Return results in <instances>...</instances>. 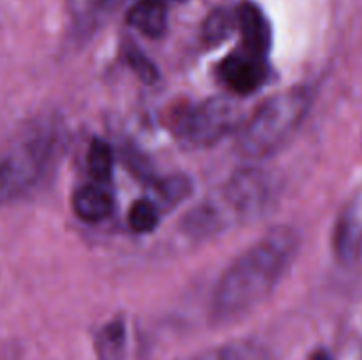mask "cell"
<instances>
[{"mask_svg":"<svg viewBox=\"0 0 362 360\" xmlns=\"http://www.w3.org/2000/svg\"><path fill=\"white\" fill-rule=\"evenodd\" d=\"M300 236L292 226H274L232 261L214 288L216 318H235L257 307L278 286L299 251Z\"/></svg>","mask_w":362,"mask_h":360,"instance_id":"obj_1","label":"cell"},{"mask_svg":"<svg viewBox=\"0 0 362 360\" xmlns=\"http://www.w3.org/2000/svg\"><path fill=\"white\" fill-rule=\"evenodd\" d=\"M272 184L262 169L237 172L216 196L209 198L184 219V228L194 236L223 232L230 224L257 219L267 210Z\"/></svg>","mask_w":362,"mask_h":360,"instance_id":"obj_2","label":"cell"},{"mask_svg":"<svg viewBox=\"0 0 362 360\" xmlns=\"http://www.w3.org/2000/svg\"><path fill=\"white\" fill-rule=\"evenodd\" d=\"M311 101L313 94L308 87H292L267 99L240 127L239 154L257 161L279 150L304 122Z\"/></svg>","mask_w":362,"mask_h":360,"instance_id":"obj_3","label":"cell"},{"mask_svg":"<svg viewBox=\"0 0 362 360\" xmlns=\"http://www.w3.org/2000/svg\"><path fill=\"white\" fill-rule=\"evenodd\" d=\"M239 106L228 97H212L175 113L172 129L186 148H207L239 126Z\"/></svg>","mask_w":362,"mask_h":360,"instance_id":"obj_4","label":"cell"},{"mask_svg":"<svg viewBox=\"0 0 362 360\" xmlns=\"http://www.w3.org/2000/svg\"><path fill=\"white\" fill-rule=\"evenodd\" d=\"M53 154V140L37 134L0 159V205L23 196L39 182Z\"/></svg>","mask_w":362,"mask_h":360,"instance_id":"obj_5","label":"cell"},{"mask_svg":"<svg viewBox=\"0 0 362 360\" xmlns=\"http://www.w3.org/2000/svg\"><path fill=\"white\" fill-rule=\"evenodd\" d=\"M218 76L226 87L239 95L251 94L265 83L269 76L267 56L240 48L219 64Z\"/></svg>","mask_w":362,"mask_h":360,"instance_id":"obj_6","label":"cell"},{"mask_svg":"<svg viewBox=\"0 0 362 360\" xmlns=\"http://www.w3.org/2000/svg\"><path fill=\"white\" fill-rule=\"evenodd\" d=\"M237 27L243 35V48L257 55L267 56L271 48V27L267 16L257 4L244 2L237 7Z\"/></svg>","mask_w":362,"mask_h":360,"instance_id":"obj_7","label":"cell"},{"mask_svg":"<svg viewBox=\"0 0 362 360\" xmlns=\"http://www.w3.org/2000/svg\"><path fill=\"white\" fill-rule=\"evenodd\" d=\"M334 251L345 263H352L359 258L362 251V219L357 205H350L338 217L334 228Z\"/></svg>","mask_w":362,"mask_h":360,"instance_id":"obj_8","label":"cell"},{"mask_svg":"<svg viewBox=\"0 0 362 360\" xmlns=\"http://www.w3.org/2000/svg\"><path fill=\"white\" fill-rule=\"evenodd\" d=\"M127 21L148 37H161L168 27L165 0H138L127 13Z\"/></svg>","mask_w":362,"mask_h":360,"instance_id":"obj_9","label":"cell"},{"mask_svg":"<svg viewBox=\"0 0 362 360\" xmlns=\"http://www.w3.org/2000/svg\"><path fill=\"white\" fill-rule=\"evenodd\" d=\"M73 210L81 221L101 222L112 215V196L98 186L80 187L73 194Z\"/></svg>","mask_w":362,"mask_h":360,"instance_id":"obj_10","label":"cell"},{"mask_svg":"<svg viewBox=\"0 0 362 360\" xmlns=\"http://www.w3.org/2000/svg\"><path fill=\"white\" fill-rule=\"evenodd\" d=\"M126 348V328L120 320L110 321L98 335L95 349L101 360H122Z\"/></svg>","mask_w":362,"mask_h":360,"instance_id":"obj_11","label":"cell"},{"mask_svg":"<svg viewBox=\"0 0 362 360\" xmlns=\"http://www.w3.org/2000/svg\"><path fill=\"white\" fill-rule=\"evenodd\" d=\"M87 169L95 182H108L113 172V154L108 143L103 140H94L88 147Z\"/></svg>","mask_w":362,"mask_h":360,"instance_id":"obj_12","label":"cell"},{"mask_svg":"<svg viewBox=\"0 0 362 360\" xmlns=\"http://www.w3.org/2000/svg\"><path fill=\"white\" fill-rule=\"evenodd\" d=\"M237 27V13L228 9H218L207 18L204 25V39L207 44H219L230 37Z\"/></svg>","mask_w":362,"mask_h":360,"instance_id":"obj_13","label":"cell"},{"mask_svg":"<svg viewBox=\"0 0 362 360\" xmlns=\"http://www.w3.org/2000/svg\"><path fill=\"white\" fill-rule=\"evenodd\" d=\"M127 222L134 233H148L156 229L159 222V212L152 201L138 200L127 212Z\"/></svg>","mask_w":362,"mask_h":360,"instance_id":"obj_14","label":"cell"},{"mask_svg":"<svg viewBox=\"0 0 362 360\" xmlns=\"http://www.w3.org/2000/svg\"><path fill=\"white\" fill-rule=\"evenodd\" d=\"M189 360H262V356L258 355V352L253 346L230 344L218 349H211V352H205Z\"/></svg>","mask_w":362,"mask_h":360,"instance_id":"obj_15","label":"cell"},{"mask_svg":"<svg viewBox=\"0 0 362 360\" xmlns=\"http://www.w3.org/2000/svg\"><path fill=\"white\" fill-rule=\"evenodd\" d=\"M115 0H69V9L78 23H87L95 20Z\"/></svg>","mask_w":362,"mask_h":360,"instance_id":"obj_16","label":"cell"},{"mask_svg":"<svg viewBox=\"0 0 362 360\" xmlns=\"http://www.w3.org/2000/svg\"><path fill=\"white\" fill-rule=\"evenodd\" d=\"M126 59L129 62V66L133 67L134 73L145 81V83H156L158 80V71H156V66L134 46H127L126 49Z\"/></svg>","mask_w":362,"mask_h":360,"instance_id":"obj_17","label":"cell"},{"mask_svg":"<svg viewBox=\"0 0 362 360\" xmlns=\"http://www.w3.org/2000/svg\"><path fill=\"white\" fill-rule=\"evenodd\" d=\"M311 360H332V359H331V355H329V353L317 352L313 356H311Z\"/></svg>","mask_w":362,"mask_h":360,"instance_id":"obj_18","label":"cell"}]
</instances>
